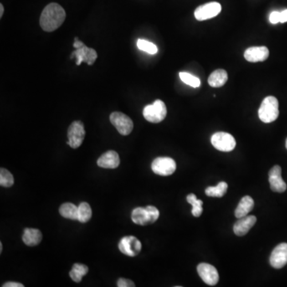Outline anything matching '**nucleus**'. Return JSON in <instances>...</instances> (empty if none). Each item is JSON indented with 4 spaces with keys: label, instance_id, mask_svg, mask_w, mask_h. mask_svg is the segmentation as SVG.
Returning <instances> with one entry per match:
<instances>
[{
    "label": "nucleus",
    "instance_id": "obj_32",
    "mask_svg": "<svg viewBox=\"0 0 287 287\" xmlns=\"http://www.w3.org/2000/svg\"><path fill=\"white\" fill-rule=\"evenodd\" d=\"M287 22V10H284V11L280 12V22L284 23V22Z\"/></svg>",
    "mask_w": 287,
    "mask_h": 287
},
{
    "label": "nucleus",
    "instance_id": "obj_13",
    "mask_svg": "<svg viewBox=\"0 0 287 287\" xmlns=\"http://www.w3.org/2000/svg\"><path fill=\"white\" fill-rule=\"evenodd\" d=\"M270 263L275 269H281L287 264V243L278 244L272 252Z\"/></svg>",
    "mask_w": 287,
    "mask_h": 287
},
{
    "label": "nucleus",
    "instance_id": "obj_16",
    "mask_svg": "<svg viewBox=\"0 0 287 287\" xmlns=\"http://www.w3.org/2000/svg\"><path fill=\"white\" fill-rule=\"evenodd\" d=\"M257 221L254 216H244L243 218L238 219V220L235 223L233 231L237 236H243L249 232L250 230L254 227Z\"/></svg>",
    "mask_w": 287,
    "mask_h": 287
},
{
    "label": "nucleus",
    "instance_id": "obj_22",
    "mask_svg": "<svg viewBox=\"0 0 287 287\" xmlns=\"http://www.w3.org/2000/svg\"><path fill=\"white\" fill-rule=\"evenodd\" d=\"M88 271L89 268L86 266L81 263H75L69 272V276L75 283H80L83 277L88 274Z\"/></svg>",
    "mask_w": 287,
    "mask_h": 287
},
{
    "label": "nucleus",
    "instance_id": "obj_34",
    "mask_svg": "<svg viewBox=\"0 0 287 287\" xmlns=\"http://www.w3.org/2000/svg\"><path fill=\"white\" fill-rule=\"evenodd\" d=\"M3 12H4V8H3V6H2V3H1V4H0V18H2Z\"/></svg>",
    "mask_w": 287,
    "mask_h": 287
},
{
    "label": "nucleus",
    "instance_id": "obj_29",
    "mask_svg": "<svg viewBox=\"0 0 287 287\" xmlns=\"http://www.w3.org/2000/svg\"><path fill=\"white\" fill-rule=\"evenodd\" d=\"M118 287H134L135 284L134 282L129 279H126V278H120L118 281Z\"/></svg>",
    "mask_w": 287,
    "mask_h": 287
},
{
    "label": "nucleus",
    "instance_id": "obj_5",
    "mask_svg": "<svg viewBox=\"0 0 287 287\" xmlns=\"http://www.w3.org/2000/svg\"><path fill=\"white\" fill-rule=\"evenodd\" d=\"M109 119L112 125H114L119 132V134L123 136H127L131 134L134 129V122L131 118L120 112L112 113Z\"/></svg>",
    "mask_w": 287,
    "mask_h": 287
},
{
    "label": "nucleus",
    "instance_id": "obj_28",
    "mask_svg": "<svg viewBox=\"0 0 287 287\" xmlns=\"http://www.w3.org/2000/svg\"><path fill=\"white\" fill-rule=\"evenodd\" d=\"M14 185V177L9 171L5 169L0 170V185L2 187H10Z\"/></svg>",
    "mask_w": 287,
    "mask_h": 287
},
{
    "label": "nucleus",
    "instance_id": "obj_11",
    "mask_svg": "<svg viewBox=\"0 0 287 287\" xmlns=\"http://www.w3.org/2000/svg\"><path fill=\"white\" fill-rule=\"evenodd\" d=\"M197 272L207 285L216 286L219 280L218 270L216 267L208 263H200L197 267Z\"/></svg>",
    "mask_w": 287,
    "mask_h": 287
},
{
    "label": "nucleus",
    "instance_id": "obj_6",
    "mask_svg": "<svg viewBox=\"0 0 287 287\" xmlns=\"http://www.w3.org/2000/svg\"><path fill=\"white\" fill-rule=\"evenodd\" d=\"M68 142L67 144L72 149H78L83 144L85 139V130L83 123L80 120H75L72 123L68 129Z\"/></svg>",
    "mask_w": 287,
    "mask_h": 287
},
{
    "label": "nucleus",
    "instance_id": "obj_17",
    "mask_svg": "<svg viewBox=\"0 0 287 287\" xmlns=\"http://www.w3.org/2000/svg\"><path fill=\"white\" fill-rule=\"evenodd\" d=\"M98 165L103 169H114L120 165V157L118 152L113 150L102 154L98 160Z\"/></svg>",
    "mask_w": 287,
    "mask_h": 287
},
{
    "label": "nucleus",
    "instance_id": "obj_12",
    "mask_svg": "<svg viewBox=\"0 0 287 287\" xmlns=\"http://www.w3.org/2000/svg\"><path fill=\"white\" fill-rule=\"evenodd\" d=\"M75 57L76 64L80 66L82 63H86L89 66H92L98 58V53L95 50L89 48L85 44L83 47L76 49L75 51L71 53V58Z\"/></svg>",
    "mask_w": 287,
    "mask_h": 287
},
{
    "label": "nucleus",
    "instance_id": "obj_31",
    "mask_svg": "<svg viewBox=\"0 0 287 287\" xmlns=\"http://www.w3.org/2000/svg\"><path fill=\"white\" fill-rule=\"evenodd\" d=\"M24 286L21 283H15V282H10V283H5L2 285V287H23Z\"/></svg>",
    "mask_w": 287,
    "mask_h": 287
},
{
    "label": "nucleus",
    "instance_id": "obj_7",
    "mask_svg": "<svg viewBox=\"0 0 287 287\" xmlns=\"http://www.w3.org/2000/svg\"><path fill=\"white\" fill-rule=\"evenodd\" d=\"M176 169V161L170 157H157L152 163V170L159 176H171Z\"/></svg>",
    "mask_w": 287,
    "mask_h": 287
},
{
    "label": "nucleus",
    "instance_id": "obj_20",
    "mask_svg": "<svg viewBox=\"0 0 287 287\" xmlns=\"http://www.w3.org/2000/svg\"><path fill=\"white\" fill-rule=\"evenodd\" d=\"M228 80V75L224 69H216L208 78V84L212 87L219 88L223 86Z\"/></svg>",
    "mask_w": 287,
    "mask_h": 287
},
{
    "label": "nucleus",
    "instance_id": "obj_23",
    "mask_svg": "<svg viewBox=\"0 0 287 287\" xmlns=\"http://www.w3.org/2000/svg\"><path fill=\"white\" fill-rule=\"evenodd\" d=\"M228 185L224 181H221L219 183L218 185L216 187H208L205 190V193L210 197H223L227 192Z\"/></svg>",
    "mask_w": 287,
    "mask_h": 287
},
{
    "label": "nucleus",
    "instance_id": "obj_21",
    "mask_svg": "<svg viewBox=\"0 0 287 287\" xmlns=\"http://www.w3.org/2000/svg\"><path fill=\"white\" fill-rule=\"evenodd\" d=\"M61 216L71 220H78V207L71 203H63L59 208Z\"/></svg>",
    "mask_w": 287,
    "mask_h": 287
},
{
    "label": "nucleus",
    "instance_id": "obj_9",
    "mask_svg": "<svg viewBox=\"0 0 287 287\" xmlns=\"http://www.w3.org/2000/svg\"><path fill=\"white\" fill-rule=\"evenodd\" d=\"M118 247L122 254L130 257H135L140 254L142 245L136 237L125 236L120 239Z\"/></svg>",
    "mask_w": 287,
    "mask_h": 287
},
{
    "label": "nucleus",
    "instance_id": "obj_18",
    "mask_svg": "<svg viewBox=\"0 0 287 287\" xmlns=\"http://www.w3.org/2000/svg\"><path fill=\"white\" fill-rule=\"evenodd\" d=\"M254 200L249 196H246L242 198L238 206L236 207L235 211V216L236 218H243L244 216H247L250 212H252L254 208Z\"/></svg>",
    "mask_w": 287,
    "mask_h": 287
},
{
    "label": "nucleus",
    "instance_id": "obj_25",
    "mask_svg": "<svg viewBox=\"0 0 287 287\" xmlns=\"http://www.w3.org/2000/svg\"><path fill=\"white\" fill-rule=\"evenodd\" d=\"M187 201L192 206L191 214L195 217H200L203 212V201L201 200H198L196 195L192 193L187 195Z\"/></svg>",
    "mask_w": 287,
    "mask_h": 287
},
{
    "label": "nucleus",
    "instance_id": "obj_1",
    "mask_svg": "<svg viewBox=\"0 0 287 287\" xmlns=\"http://www.w3.org/2000/svg\"><path fill=\"white\" fill-rule=\"evenodd\" d=\"M67 15L63 7L52 2L45 7L40 16V26L45 32H52L60 27L66 19Z\"/></svg>",
    "mask_w": 287,
    "mask_h": 287
},
{
    "label": "nucleus",
    "instance_id": "obj_27",
    "mask_svg": "<svg viewBox=\"0 0 287 287\" xmlns=\"http://www.w3.org/2000/svg\"><path fill=\"white\" fill-rule=\"evenodd\" d=\"M180 78H181L183 83H185V84L193 87V88H198L201 85V80L198 78H196L195 76L191 75L188 73L181 72L180 73Z\"/></svg>",
    "mask_w": 287,
    "mask_h": 287
},
{
    "label": "nucleus",
    "instance_id": "obj_4",
    "mask_svg": "<svg viewBox=\"0 0 287 287\" xmlns=\"http://www.w3.org/2000/svg\"><path fill=\"white\" fill-rule=\"evenodd\" d=\"M144 118L151 123H160L165 120L167 115V108L165 102L156 100L153 104L148 105L143 110Z\"/></svg>",
    "mask_w": 287,
    "mask_h": 287
},
{
    "label": "nucleus",
    "instance_id": "obj_2",
    "mask_svg": "<svg viewBox=\"0 0 287 287\" xmlns=\"http://www.w3.org/2000/svg\"><path fill=\"white\" fill-rule=\"evenodd\" d=\"M160 212L153 206L146 207H136L132 212V220L140 226H146L155 223L158 219Z\"/></svg>",
    "mask_w": 287,
    "mask_h": 287
},
{
    "label": "nucleus",
    "instance_id": "obj_3",
    "mask_svg": "<svg viewBox=\"0 0 287 287\" xmlns=\"http://www.w3.org/2000/svg\"><path fill=\"white\" fill-rule=\"evenodd\" d=\"M279 115L278 101L273 96L264 98L258 109V117L263 122L271 123L276 120Z\"/></svg>",
    "mask_w": 287,
    "mask_h": 287
},
{
    "label": "nucleus",
    "instance_id": "obj_33",
    "mask_svg": "<svg viewBox=\"0 0 287 287\" xmlns=\"http://www.w3.org/2000/svg\"><path fill=\"white\" fill-rule=\"evenodd\" d=\"M84 43L82 42V41L79 40L77 37H76L75 39H74V47L76 48V49H78V48H80V47H83Z\"/></svg>",
    "mask_w": 287,
    "mask_h": 287
},
{
    "label": "nucleus",
    "instance_id": "obj_10",
    "mask_svg": "<svg viewBox=\"0 0 287 287\" xmlns=\"http://www.w3.org/2000/svg\"><path fill=\"white\" fill-rule=\"evenodd\" d=\"M221 11L222 7L219 2H208L196 8L195 11V18L198 21L207 20L218 16Z\"/></svg>",
    "mask_w": 287,
    "mask_h": 287
},
{
    "label": "nucleus",
    "instance_id": "obj_35",
    "mask_svg": "<svg viewBox=\"0 0 287 287\" xmlns=\"http://www.w3.org/2000/svg\"><path fill=\"white\" fill-rule=\"evenodd\" d=\"M2 252V243H0V253Z\"/></svg>",
    "mask_w": 287,
    "mask_h": 287
},
{
    "label": "nucleus",
    "instance_id": "obj_8",
    "mask_svg": "<svg viewBox=\"0 0 287 287\" xmlns=\"http://www.w3.org/2000/svg\"><path fill=\"white\" fill-rule=\"evenodd\" d=\"M212 145L221 152H231L236 148V141L234 136L224 132L213 134L211 139Z\"/></svg>",
    "mask_w": 287,
    "mask_h": 287
},
{
    "label": "nucleus",
    "instance_id": "obj_15",
    "mask_svg": "<svg viewBox=\"0 0 287 287\" xmlns=\"http://www.w3.org/2000/svg\"><path fill=\"white\" fill-rule=\"evenodd\" d=\"M269 57V50L266 47H250L245 51L244 58L250 63L264 62Z\"/></svg>",
    "mask_w": 287,
    "mask_h": 287
},
{
    "label": "nucleus",
    "instance_id": "obj_14",
    "mask_svg": "<svg viewBox=\"0 0 287 287\" xmlns=\"http://www.w3.org/2000/svg\"><path fill=\"white\" fill-rule=\"evenodd\" d=\"M269 183L270 189L274 192L283 193L287 190V184L282 177V169L275 165L269 171Z\"/></svg>",
    "mask_w": 287,
    "mask_h": 287
},
{
    "label": "nucleus",
    "instance_id": "obj_26",
    "mask_svg": "<svg viewBox=\"0 0 287 287\" xmlns=\"http://www.w3.org/2000/svg\"><path fill=\"white\" fill-rule=\"evenodd\" d=\"M137 47L138 49L142 51L147 52L150 54H155L158 51V48L156 45L149 42V41L145 40V39H138L137 41Z\"/></svg>",
    "mask_w": 287,
    "mask_h": 287
},
{
    "label": "nucleus",
    "instance_id": "obj_30",
    "mask_svg": "<svg viewBox=\"0 0 287 287\" xmlns=\"http://www.w3.org/2000/svg\"><path fill=\"white\" fill-rule=\"evenodd\" d=\"M270 22H271L272 24H277L280 22V12L273 11L270 16Z\"/></svg>",
    "mask_w": 287,
    "mask_h": 287
},
{
    "label": "nucleus",
    "instance_id": "obj_19",
    "mask_svg": "<svg viewBox=\"0 0 287 287\" xmlns=\"http://www.w3.org/2000/svg\"><path fill=\"white\" fill-rule=\"evenodd\" d=\"M43 239L42 232L34 228H26L22 236V241L29 247H34L41 243Z\"/></svg>",
    "mask_w": 287,
    "mask_h": 287
},
{
    "label": "nucleus",
    "instance_id": "obj_36",
    "mask_svg": "<svg viewBox=\"0 0 287 287\" xmlns=\"http://www.w3.org/2000/svg\"><path fill=\"white\" fill-rule=\"evenodd\" d=\"M286 148H287V140H286Z\"/></svg>",
    "mask_w": 287,
    "mask_h": 287
},
{
    "label": "nucleus",
    "instance_id": "obj_24",
    "mask_svg": "<svg viewBox=\"0 0 287 287\" xmlns=\"http://www.w3.org/2000/svg\"><path fill=\"white\" fill-rule=\"evenodd\" d=\"M92 217L91 207L88 203H81L78 206V220L81 223H87L90 220Z\"/></svg>",
    "mask_w": 287,
    "mask_h": 287
}]
</instances>
